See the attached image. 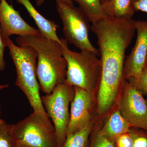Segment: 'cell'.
Listing matches in <instances>:
<instances>
[{"instance_id": "6da1fadb", "label": "cell", "mask_w": 147, "mask_h": 147, "mask_svg": "<svg viewBox=\"0 0 147 147\" xmlns=\"http://www.w3.org/2000/svg\"><path fill=\"white\" fill-rule=\"evenodd\" d=\"M132 18L106 16L92 24L97 39L101 75L97 95V111L103 115L115 102L124 77L125 52L136 32Z\"/></svg>"}, {"instance_id": "7a4b0ae2", "label": "cell", "mask_w": 147, "mask_h": 147, "mask_svg": "<svg viewBox=\"0 0 147 147\" xmlns=\"http://www.w3.org/2000/svg\"><path fill=\"white\" fill-rule=\"evenodd\" d=\"M16 41L18 46H30L36 50L37 78L45 94H50L58 85L65 82L67 64L60 43L42 35L18 36Z\"/></svg>"}, {"instance_id": "3957f363", "label": "cell", "mask_w": 147, "mask_h": 147, "mask_svg": "<svg viewBox=\"0 0 147 147\" xmlns=\"http://www.w3.org/2000/svg\"><path fill=\"white\" fill-rule=\"evenodd\" d=\"M3 41L9 50L16 68L15 85L26 96L34 113L41 117L50 128L55 130L42 105L40 94V86L36 76V50L30 46H17L10 38Z\"/></svg>"}, {"instance_id": "277c9868", "label": "cell", "mask_w": 147, "mask_h": 147, "mask_svg": "<svg viewBox=\"0 0 147 147\" xmlns=\"http://www.w3.org/2000/svg\"><path fill=\"white\" fill-rule=\"evenodd\" d=\"M61 50L67 64L65 82L93 93L98 89L101 75V63L97 55L87 51H71L68 42L60 38Z\"/></svg>"}, {"instance_id": "5b68a950", "label": "cell", "mask_w": 147, "mask_h": 147, "mask_svg": "<svg viewBox=\"0 0 147 147\" xmlns=\"http://www.w3.org/2000/svg\"><path fill=\"white\" fill-rule=\"evenodd\" d=\"M58 14L62 23L64 35L68 43L81 51H87L100 56L99 51L90 41L91 26L86 15L79 7L56 0Z\"/></svg>"}, {"instance_id": "8992f818", "label": "cell", "mask_w": 147, "mask_h": 147, "mask_svg": "<svg viewBox=\"0 0 147 147\" xmlns=\"http://www.w3.org/2000/svg\"><path fill=\"white\" fill-rule=\"evenodd\" d=\"M74 94V87L65 82L58 85L50 94L41 96L47 115L53 122L58 147L62 146L66 139L70 118L69 106Z\"/></svg>"}, {"instance_id": "52a82bcc", "label": "cell", "mask_w": 147, "mask_h": 147, "mask_svg": "<svg viewBox=\"0 0 147 147\" xmlns=\"http://www.w3.org/2000/svg\"><path fill=\"white\" fill-rule=\"evenodd\" d=\"M16 143L31 147H58L55 130L35 113L13 124Z\"/></svg>"}, {"instance_id": "ba28073f", "label": "cell", "mask_w": 147, "mask_h": 147, "mask_svg": "<svg viewBox=\"0 0 147 147\" xmlns=\"http://www.w3.org/2000/svg\"><path fill=\"white\" fill-rule=\"evenodd\" d=\"M119 102V110L131 127L147 131V107L143 95L125 80Z\"/></svg>"}, {"instance_id": "9c48e42d", "label": "cell", "mask_w": 147, "mask_h": 147, "mask_svg": "<svg viewBox=\"0 0 147 147\" xmlns=\"http://www.w3.org/2000/svg\"><path fill=\"white\" fill-rule=\"evenodd\" d=\"M0 31L3 40L14 34L18 36L41 35L39 30L24 21L19 11L6 0H0Z\"/></svg>"}, {"instance_id": "30bf717a", "label": "cell", "mask_w": 147, "mask_h": 147, "mask_svg": "<svg viewBox=\"0 0 147 147\" xmlns=\"http://www.w3.org/2000/svg\"><path fill=\"white\" fill-rule=\"evenodd\" d=\"M137 32L136 42L131 53L125 58V80L137 78L145 66L147 54V21H134Z\"/></svg>"}, {"instance_id": "8fae6325", "label": "cell", "mask_w": 147, "mask_h": 147, "mask_svg": "<svg viewBox=\"0 0 147 147\" xmlns=\"http://www.w3.org/2000/svg\"><path fill=\"white\" fill-rule=\"evenodd\" d=\"M74 87L75 94L71 102L67 136L74 134L91 123L90 111L93 93L79 87Z\"/></svg>"}, {"instance_id": "7c38bea8", "label": "cell", "mask_w": 147, "mask_h": 147, "mask_svg": "<svg viewBox=\"0 0 147 147\" xmlns=\"http://www.w3.org/2000/svg\"><path fill=\"white\" fill-rule=\"evenodd\" d=\"M17 2L24 6L30 16L34 20L41 35L48 39L61 43L60 38L57 34L59 26L55 21L48 20L37 11L30 0H16Z\"/></svg>"}, {"instance_id": "4fadbf2b", "label": "cell", "mask_w": 147, "mask_h": 147, "mask_svg": "<svg viewBox=\"0 0 147 147\" xmlns=\"http://www.w3.org/2000/svg\"><path fill=\"white\" fill-rule=\"evenodd\" d=\"M131 127L130 124L123 117L118 109L110 116L97 133L98 135L104 136L114 142L116 138L121 134L128 132Z\"/></svg>"}, {"instance_id": "5bb4252c", "label": "cell", "mask_w": 147, "mask_h": 147, "mask_svg": "<svg viewBox=\"0 0 147 147\" xmlns=\"http://www.w3.org/2000/svg\"><path fill=\"white\" fill-rule=\"evenodd\" d=\"M132 0H108L102 3L103 12L106 16L115 18H131L134 11Z\"/></svg>"}, {"instance_id": "9a60e30c", "label": "cell", "mask_w": 147, "mask_h": 147, "mask_svg": "<svg viewBox=\"0 0 147 147\" xmlns=\"http://www.w3.org/2000/svg\"><path fill=\"white\" fill-rule=\"evenodd\" d=\"M79 4V8L94 24L106 17L102 9L101 0H72Z\"/></svg>"}, {"instance_id": "2e32d148", "label": "cell", "mask_w": 147, "mask_h": 147, "mask_svg": "<svg viewBox=\"0 0 147 147\" xmlns=\"http://www.w3.org/2000/svg\"><path fill=\"white\" fill-rule=\"evenodd\" d=\"M92 128L91 123L74 134L67 136L61 147H89V137Z\"/></svg>"}, {"instance_id": "e0dca14e", "label": "cell", "mask_w": 147, "mask_h": 147, "mask_svg": "<svg viewBox=\"0 0 147 147\" xmlns=\"http://www.w3.org/2000/svg\"><path fill=\"white\" fill-rule=\"evenodd\" d=\"M13 124L0 121V147H15L16 141L13 132Z\"/></svg>"}, {"instance_id": "ac0fdd59", "label": "cell", "mask_w": 147, "mask_h": 147, "mask_svg": "<svg viewBox=\"0 0 147 147\" xmlns=\"http://www.w3.org/2000/svg\"><path fill=\"white\" fill-rule=\"evenodd\" d=\"M128 133L132 137L133 147H147V131L131 127Z\"/></svg>"}, {"instance_id": "d6986e66", "label": "cell", "mask_w": 147, "mask_h": 147, "mask_svg": "<svg viewBox=\"0 0 147 147\" xmlns=\"http://www.w3.org/2000/svg\"><path fill=\"white\" fill-rule=\"evenodd\" d=\"M132 84L143 95L147 96V67L145 66L139 77L126 80Z\"/></svg>"}, {"instance_id": "ffe728a7", "label": "cell", "mask_w": 147, "mask_h": 147, "mask_svg": "<svg viewBox=\"0 0 147 147\" xmlns=\"http://www.w3.org/2000/svg\"><path fill=\"white\" fill-rule=\"evenodd\" d=\"M89 147H116L115 143L104 136L98 135L97 132L93 136Z\"/></svg>"}, {"instance_id": "44dd1931", "label": "cell", "mask_w": 147, "mask_h": 147, "mask_svg": "<svg viewBox=\"0 0 147 147\" xmlns=\"http://www.w3.org/2000/svg\"><path fill=\"white\" fill-rule=\"evenodd\" d=\"M116 147H133L134 143L132 137L128 132L121 134L114 141Z\"/></svg>"}, {"instance_id": "7402d4cb", "label": "cell", "mask_w": 147, "mask_h": 147, "mask_svg": "<svg viewBox=\"0 0 147 147\" xmlns=\"http://www.w3.org/2000/svg\"><path fill=\"white\" fill-rule=\"evenodd\" d=\"M131 5L134 11H141L147 13V0H132Z\"/></svg>"}, {"instance_id": "603a6c76", "label": "cell", "mask_w": 147, "mask_h": 147, "mask_svg": "<svg viewBox=\"0 0 147 147\" xmlns=\"http://www.w3.org/2000/svg\"><path fill=\"white\" fill-rule=\"evenodd\" d=\"M5 47L1 37L0 31V71H4L6 63L4 57V53Z\"/></svg>"}, {"instance_id": "cb8c5ba5", "label": "cell", "mask_w": 147, "mask_h": 147, "mask_svg": "<svg viewBox=\"0 0 147 147\" xmlns=\"http://www.w3.org/2000/svg\"><path fill=\"white\" fill-rule=\"evenodd\" d=\"M45 0H36V4L38 6H40L43 4V3L45 1ZM57 1H61L67 4L71 5H74L73 1L72 0H57Z\"/></svg>"}, {"instance_id": "d4e9b609", "label": "cell", "mask_w": 147, "mask_h": 147, "mask_svg": "<svg viewBox=\"0 0 147 147\" xmlns=\"http://www.w3.org/2000/svg\"><path fill=\"white\" fill-rule=\"evenodd\" d=\"M15 147H31L30 146H26V145L21 144H17L16 143V146Z\"/></svg>"}, {"instance_id": "484cf974", "label": "cell", "mask_w": 147, "mask_h": 147, "mask_svg": "<svg viewBox=\"0 0 147 147\" xmlns=\"http://www.w3.org/2000/svg\"><path fill=\"white\" fill-rule=\"evenodd\" d=\"M9 86L7 84H5V85H0V90H1L5 88H7Z\"/></svg>"}, {"instance_id": "4316f807", "label": "cell", "mask_w": 147, "mask_h": 147, "mask_svg": "<svg viewBox=\"0 0 147 147\" xmlns=\"http://www.w3.org/2000/svg\"><path fill=\"white\" fill-rule=\"evenodd\" d=\"M145 66L147 67V54L146 56V63H145Z\"/></svg>"}, {"instance_id": "83f0119b", "label": "cell", "mask_w": 147, "mask_h": 147, "mask_svg": "<svg viewBox=\"0 0 147 147\" xmlns=\"http://www.w3.org/2000/svg\"><path fill=\"white\" fill-rule=\"evenodd\" d=\"M108 1V0H101V3H105Z\"/></svg>"}, {"instance_id": "f1b7e54d", "label": "cell", "mask_w": 147, "mask_h": 147, "mask_svg": "<svg viewBox=\"0 0 147 147\" xmlns=\"http://www.w3.org/2000/svg\"><path fill=\"white\" fill-rule=\"evenodd\" d=\"M0 108H1V104H0ZM0 115H1V110H0ZM1 119H0V121H1Z\"/></svg>"}, {"instance_id": "f546056e", "label": "cell", "mask_w": 147, "mask_h": 147, "mask_svg": "<svg viewBox=\"0 0 147 147\" xmlns=\"http://www.w3.org/2000/svg\"><path fill=\"white\" fill-rule=\"evenodd\" d=\"M146 105H147V99H146Z\"/></svg>"}]
</instances>
